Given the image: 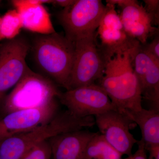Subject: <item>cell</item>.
Returning a JSON list of instances; mask_svg holds the SVG:
<instances>
[{
    "mask_svg": "<svg viewBox=\"0 0 159 159\" xmlns=\"http://www.w3.org/2000/svg\"><path fill=\"white\" fill-rule=\"evenodd\" d=\"M31 48L34 61L44 76L68 90L74 62V43L65 35L55 32L38 34Z\"/></svg>",
    "mask_w": 159,
    "mask_h": 159,
    "instance_id": "3957f363",
    "label": "cell"
},
{
    "mask_svg": "<svg viewBox=\"0 0 159 159\" xmlns=\"http://www.w3.org/2000/svg\"><path fill=\"white\" fill-rule=\"evenodd\" d=\"M98 28L106 29L124 30L119 15L115 9V6L107 4Z\"/></svg>",
    "mask_w": 159,
    "mask_h": 159,
    "instance_id": "d6986e66",
    "label": "cell"
},
{
    "mask_svg": "<svg viewBox=\"0 0 159 159\" xmlns=\"http://www.w3.org/2000/svg\"><path fill=\"white\" fill-rule=\"evenodd\" d=\"M57 99L43 106L11 112L0 117V142L48 123L58 113Z\"/></svg>",
    "mask_w": 159,
    "mask_h": 159,
    "instance_id": "9c48e42d",
    "label": "cell"
},
{
    "mask_svg": "<svg viewBox=\"0 0 159 159\" xmlns=\"http://www.w3.org/2000/svg\"><path fill=\"white\" fill-rule=\"evenodd\" d=\"M140 44L137 43L105 59V70L99 85L120 112L142 108V91L133 65L135 54Z\"/></svg>",
    "mask_w": 159,
    "mask_h": 159,
    "instance_id": "6da1fadb",
    "label": "cell"
},
{
    "mask_svg": "<svg viewBox=\"0 0 159 159\" xmlns=\"http://www.w3.org/2000/svg\"><path fill=\"white\" fill-rule=\"evenodd\" d=\"M58 99L69 111L79 118L117 110L105 91L96 84L61 92Z\"/></svg>",
    "mask_w": 159,
    "mask_h": 159,
    "instance_id": "ba28073f",
    "label": "cell"
},
{
    "mask_svg": "<svg viewBox=\"0 0 159 159\" xmlns=\"http://www.w3.org/2000/svg\"><path fill=\"white\" fill-rule=\"evenodd\" d=\"M96 124L95 117L79 118L67 110L57 113L48 123L0 142V159H20L28 150L52 137L85 129Z\"/></svg>",
    "mask_w": 159,
    "mask_h": 159,
    "instance_id": "7a4b0ae2",
    "label": "cell"
},
{
    "mask_svg": "<svg viewBox=\"0 0 159 159\" xmlns=\"http://www.w3.org/2000/svg\"><path fill=\"white\" fill-rule=\"evenodd\" d=\"M61 93L53 81L30 70L3 98L0 105L2 117L14 111L45 105L57 99Z\"/></svg>",
    "mask_w": 159,
    "mask_h": 159,
    "instance_id": "277c9868",
    "label": "cell"
},
{
    "mask_svg": "<svg viewBox=\"0 0 159 159\" xmlns=\"http://www.w3.org/2000/svg\"><path fill=\"white\" fill-rule=\"evenodd\" d=\"M105 9L100 0H75L58 15L66 37L74 42L95 34Z\"/></svg>",
    "mask_w": 159,
    "mask_h": 159,
    "instance_id": "8992f818",
    "label": "cell"
},
{
    "mask_svg": "<svg viewBox=\"0 0 159 159\" xmlns=\"http://www.w3.org/2000/svg\"><path fill=\"white\" fill-rule=\"evenodd\" d=\"M52 2L53 1L51 0H13L11 1L15 9L19 12L39 5L52 4Z\"/></svg>",
    "mask_w": 159,
    "mask_h": 159,
    "instance_id": "44dd1931",
    "label": "cell"
},
{
    "mask_svg": "<svg viewBox=\"0 0 159 159\" xmlns=\"http://www.w3.org/2000/svg\"><path fill=\"white\" fill-rule=\"evenodd\" d=\"M97 133L85 129L60 134L49 139L53 159H84L87 146Z\"/></svg>",
    "mask_w": 159,
    "mask_h": 159,
    "instance_id": "8fae6325",
    "label": "cell"
},
{
    "mask_svg": "<svg viewBox=\"0 0 159 159\" xmlns=\"http://www.w3.org/2000/svg\"><path fill=\"white\" fill-rule=\"evenodd\" d=\"M22 29L20 15L15 9L9 10L1 16V31L3 40H11L17 37Z\"/></svg>",
    "mask_w": 159,
    "mask_h": 159,
    "instance_id": "e0dca14e",
    "label": "cell"
},
{
    "mask_svg": "<svg viewBox=\"0 0 159 159\" xmlns=\"http://www.w3.org/2000/svg\"><path fill=\"white\" fill-rule=\"evenodd\" d=\"M97 37L96 32L74 42L75 52L69 90L94 84L103 76L106 60L97 45Z\"/></svg>",
    "mask_w": 159,
    "mask_h": 159,
    "instance_id": "5b68a950",
    "label": "cell"
},
{
    "mask_svg": "<svg viewBox=\"0 0 159 159\" xmlns=\"http://www.w3.org/2000/svg\"><path fill=\"white\" fill-rule=\"evenodd\" d=\"M144 8L150 16L152 25H157L159 21V0H144Z\"/></svg>",
    "mask_w": 159,
    "mask_h": 159,
    "instance_id": "7402d4cb",
    "label": "cell"
},
{
    "mask_svg": "<svg viewBox=\"0 0 159 159\" xmlns=\"http://www.w3.org/2000/svg\"><path fill=\"white\" fill-rule=\"evenodd\" d=\"M75 2V0H54L52 4L60 7L65 8L71 6Z\"/></svg>",
    "mask_w": 159,
    "mask_h": 159,
    "instance_id": "d4e9b609",
    "label": "cell"
},
{
    "mask_svg": "<svg viewBox=\"0 0 159 159\" xmlns=\"http://www.w3.org/2000/svg\"><path fill=\"white\" fill-rule=\"evenodd\" d=\"M122 156L102 135L97 133L87 146L84 159H121Z\"/></svg>",
    "mask_w": 159,
    "mask_h": 159,
    "instance_id": "2e32d148",
    "label": "cell"
},
{
    "mask_svg": "<svg viewBox=\"0 0 159 159\" xmlns=\"http://www.w3.org/2000/svg\"><path fill=\"white\" fill-rule=\"evenodd\" d=\"M137 144L138 145V149L134 153L132 154L125 158L121 159H147L146 150L142 141L141 140L138 141Z\"/></svg>",
    "mask_w": 159,
    "mask_h": 159,
    "instance_id": "cb8c5ba5",
    "label": "cell"
},
{
    "mask_svg": "<svg viewBox=\"0 0 159 159\" xmlns=\"http://www.w3.org/2000/svg\"><path fill=\"white\" fill-rule=\"evenodd\" d=\"M142 45V44H141ZM142 49L154 59L159 61V38L157 35L153 40L148 44L142 45Z\"/></svg>",
    "mask_w": 159,
    "mask_h": 159,
    "instance_id": "603a6c76",
    "label": "cell"
},
{
    "mask_svg": "<svg viewBox=\"0 0 159 159\" xmlns=\"http://www.w3.org/2000/svg\"><path fill=\"white\" fill-rule=\"evenodd\" d=\"M2 40H3L2 38V34H1V16H0V43H1V42Z\"/></svg>",
    "mask_w": 159,
    "mask_h": 159,
    "instance_id": "484cf974",
    "label": "cell"
},
{
    "mask_svg": "<svg viewBox=\"0 0 159 159\" xmlns=\"http://www.w3.org/2000/svg\"><path fill=\"white\" fill-rule=\"evenodd\" d=\"M141 90L142 99L150 102L152 108L159 110V61H152L145 74Z\"/></svg>",
    "mask_w": 159,
    "mask_h": 159,
    "instance_id": "9a60e30c",
    "label": "cell"
},
{
    "mask_svg": "<svg viewBox=\"0 0 159 159\" xmlns=\"http://www.w3.org/2000/svg\"><path fill=\"white\" fill-rule=\"evenodd\" d=\"M30 48L29 41L19 35L0 43V105L7 91L30 70L26 58Z\"/></svg>",
    "mask_w": 159,
    "mask_h": 159,
    "instance_id": "52a82bcc",
    "label": "cell"
},
{
    "mask_svg": "<svg viewBox=\"0 0 159 159\" xmlns=\"http://www.w3.org/2000/svg\"><path fill=\"white\" fill-rule=\"evenodd\" d=\"M97 33L101 41L99 48L105 59L139 42L129 37L124 30L98 28Z\"/></svg>",
    "mask_w": 159,
    "mask_h": 159,
    "instance_id": "5bb4252c",
    "label": "cell"
},
{
    "mask_svg": "<svg viewBox=\"0 0 159 159\" xmlns=\"http://www.w3.org/2000/svg\"><path fill=\"white\" fill-rule=\"evenodd\" d=\"M153 60H156L154 59L153 57L145 52L142 49V45L140 44L135 54L133 65L134 72L138 80L141 89L143 85L146 72Z\"/></svg>",
    "mask_w": 159,
    "mask_h": 159,
    "instance_id": "ac0fdd59",
    "label": "cell"
},
{
    "mask_svg": "<svg viewBox=\"0 0 159 159\" xmlns=\"http://www.w3.org/2000/svg\"><path fill=\"white\" fill-rule=\"evenodd\" d=\"M94 117L100 134L107 142L122 155H131L134 145L139 141L130 132L131 126L135 123L117 110L107 111Z\"/></svg>",
    "mask_w": 159,
    "mask_h": 159,
    "instance_id": "30bf717a",
    "label": "cell"
},
{
    "mask_svg": "<svg viewBox=\"0 0 159 159\" xmlns=\"http://www.w3.org/2000/svg\"><path fill=\"white\" fill-rule=\"evenodd\" d=\"M122 113L139 125L142 133L141 141L146 151L149 154L159 152V110L142 108L137 111L125 110Z\"/></svg>",
    "mask_w": 159,
    "mask_h": 159,
    "instance_id": "7c38bea8",
    "label": "cell"
},
{
    "mask_svg": "<svg viewBox=\"0 0 159 159\" xmlns=\"http://www.w3.org/2000/svg\"><path fill=\"white\" fill-rule=\"evenodd\" d=\"M51 146L48 140L29 149L20 159H51Z\"/></svg>",
    "mask_w": 159,
    "mask_h": 159,
    "instance_id": "ffe728a7",
    "label": "cell"
},
{
    "mask_svg": "<svg viewBox=\"0 0 159 159\" xmlns=\"http://www.w3.org/2000/svg\"><path fill=\"white\" fill-rule=\"evenodd\" d=\"M19 13L21 18L23 29L42 35L56 32L50 13L44 5L29 8Z\"/></svg>",
    "mask_w": 159,
    "mask_h": 159,
    "instance_id": "4fadbf2b",
    "label": "cell"
}]
</instances>
